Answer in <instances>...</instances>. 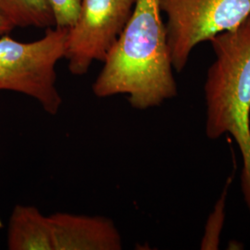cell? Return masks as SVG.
Returning <instances> with one entry per match:
<instances>
[{
    "label": "cell",
    "mask_w": 250,
    "mask_h": 250,
    "mask_svg": "<svg viewBox=\"0 0 250 250\" xmlns=\"http://www.w3.org/2000/svg\"><path fill=\"white\" fill-rule=\"evenodd\" d=\"M92 85L99 99L125 95L146 110L178 95L158 0H137L133 14L104 60Z\"/></svg>",
    "instance_id": "cell-1"
},
{
    "label": "cell",
    "mask_w": 250,
    "mask_h": 250,
    "mask_svg": "<svg viewBox=\"0 0 250 250\" xmlns=\"http://www.w3.org/2000/svg\"><path fill=\"white\" fill-rule=\"evenodd\" d=\"M215 61L204 83L205 132L232 135L243 159L241 190L250 212V16L209 40Z\"/></svg>",
    "instance_id": "cell-2"
},
{
    "label": "cell",
    "mask_w": 250,
    "mask_h": 250,
    "mask_svg": "<svg viewBox=\"0 0 250 250\" xmlns=\"http://www.w3.org/2000/svg\"><path fill=\"white\" fill-rule=\"evenodd\" d=\"M69 29L46 28L34 42L0 37V91H11L35 99L49 115H57L63 99L57 86L58 62L65 58Z\"/></svg>",
    "instance_id": "cell-3"
},
{
    "label": "cell",
    "mask_w": 250,
    "mask_h": 250,
    "mask_svg": "<svg viewBox=\"0 0 250 250\" xmlns=\"http://www.w3.org/2000/svg\"><path fill=\"white\" fill-rule=\"evenodd\" d=\"M173 69L181 72L193 49L238 26L250 16V0H158Z\"/></svg>",
    "instance_id": "cell-4"
},
{
    "label": "cell",
    "mask_w": 250,
    "mask_h": 250,
    "mask_svg": "<svg viewBox=\"0 0 250 250\" xmlns=\"http://www.w3.org/2000/svg\"><path fill=\"white\" fill-rule=\"evenodd\" d=\"M137 0H82L75 24L69 29L65 58L70 72L86 74L103 62L131 18Z\"/></svg>",
    "instance_id": "cell-5"
},
{
    "label": "cell",
    "mask_w": 250,
    "mask_h": 250,
    "mask_svg": "<svg viewBox=\"0 0 250 250\" xmlns=\"http://www.w3.org/2000/svg\"><path fill=\"white\" fill-rule=\"evenodd\" d=\"M48 218L54 250H121L124 248L116 224L107 217L56 212Z\"/></svg>",
    "instance_id": "cell-6"
},
{
    "label": "cell",
    "mask_w": 250,
    "mask_h": 250,
    "mask_svg": "<svg viewBox=\"0 0 250 250\" xmlns=\"http://www.w3.org/2000/svg\"><path fill=\"white\" fill-rule=\"evenodd\" d=\"M7 246L9 250H54L48 216L35 206H15L8 224Z\"/></svg>",
    "instance_id": "cell-7"
},
{
    "label": "cell",
    "mask_w": 250,
    "mask_h": 250,
    "mask_svg": "<svg viewBox=\"0 0 250 250\" xmlns=\"http://www.w3.org/2000/svg\"><path fill=\"white\" fill-rule=\"evenodd\" d=\"M0 15L14 27L55 26L48 0H0Z\"/></svg>",
    "instance_id": "cell-8"
},
{
    "label": "cell",
    "mask_w": 250,
    "mask_h": 250,
    "mask_svg": "<svg viewBox=\"0 0 250 250\" xmlns=\"http://www.w3.org/2000/svg\"><path fill=\"white\" fill-rule=\"evenodd\" d=\"M232 176L227 179L221 196L215 203L211 213L206 222L205 229L200 243V250H217L220 248L221 236L225 220V208L229 189L232 184Z\"/></svg>",
    "instance_id": "cell-9"
},
{
    "label": "cell",
    "mask_w": 250,
    "mask_h": 250,
    "mask_svg": "<svg viewBox=\"0 0 250 250\" xmlns=\"http://www.w3.org/2000/svg\"><path fill=\"white\" fill-rule=\"evenodd\" d=\"M53 13L55 27L71 29L80 13L82 0H48Z\"/></svg>",
    "instance_id": "cell-10"
},
{
    "label": "cell",
    "mask_w": 250,
    "mask_h": 250,
    "mask_svg": "<svg viewBox=\"0 0 250 250\" xmlns=\"http://www.w3.org/2000/svg\"><path fill=\"white\" fill-rule=\"evenodd\" d=\"M15 27L13 26L8 20L0 15V37L8 35Z\"/></svg>",
    "instance_id": "cell-11"
},
{
    "label": "cell",
    "mask_w": 250,
    "mask_h": 250,
    "mask_svg": "<svg viewBox=\"0 0 250 250\" xmlns=\"http://www.w3.org/2000/svg\"><path fill=\"white\" fill-rule=\"evenodd\" d=\"M2 227H3V224H2V221L0 219V228H2Z\"/></svg>",
    "instance_id": "cell-12"
}]
</instances>
